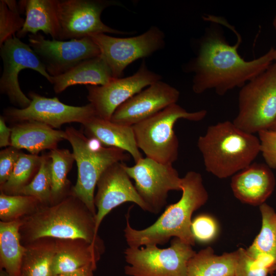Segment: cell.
Instances as JSON below:
<instances>
[{"label": "cell", "instance_id": "cell-1", "mask_svg": "<svg viewBox=\"0 0 276 276\" xmlns=\"http://www.w3.org/2000/svg\"><path fill=\"white\" fill-rule=\"evenodd\" d=\"M232 30V26H229ZM237 41L230 45L220 31L211 29L201 39L197 56L190 63L194 73L192 89L198 94L213 89L223 96L264 71L273 61V48L257 59L246 61L239 55L240 35L233 30Z\"/></svg>", "mask_w": 276, "mask_h": 276}, {"label": "cell", "instance_id": "cell-2", "mask_svg": "<svg viewBox=\"0 0 276 276\" xmlns=\"http://www.w3.org/2000/svg\"><path fill=\"white\" fill-rule=\"evenodd\" d=\"M181 191L180 199L168 206L154 223L144 229L131 227L129 220L130 212H128L124 232L128 247L163 245L172 237L177 238L191 246L195 245L191 231L192 216L209 198L201 175L194 171H188L182 178Z\"/></svg>", "mask_w": 276, "mask_h": 276}, {"label": "cell", "instance_id": "cell-3", "mask_svg": "<svg viewBox=\"0 0 276 276\" xmlns=\"http://www.w3.org/2000/svg\"><path fill=\"white\" fill-rule=\"evenodd\" d=\"M20 235L30 243L39 239H80L104 246L96 229L95 216L71 194L56 204L42 206L22 219Z\"/></svg>", "mask_w": 276, "mask_h": 276}, {"label": "cell", "instance_id": "cell-4", "mask_svg": "<svg viewBox=\"0 0 276 276\" xmlns=\"http://www.w3.org/2000/svg\"><path fill=\"white\" fill-rule=\"evenodd\" d=\"M197 147L206 171L220 179L245 169L260 152L259 137L229 121L209 126L198 137Z\"/></svg>", "mask_w": 276, "mask_h": 276}, {"label": "cell", "instance_id": "cell-5", "mask_svg": "<svg viewBox=\"0 0 276 276\" xmlns=\"http://www.w3.org/2000/svg\"><path fill=\"white\" fill-rule=\"evenodd\" d=\"M66 140L73 148L78 168V176L71 194L82 201L96 217L94 192L102 174L110 165L128 159L125 151L102 145L98 140L88 138L74 127L65 130Z\"/></svg>", "mask_w": 276, "mask_h": 276}, {"label": "cell", "instance_id": "cell-6", "mask_svg": "<svg viewBox=\"0 0 276 276\" xmlns=\"http://www.w3.org/2000/svg\"><path fill=\"white\" fill-rule=\"evenodd\" d=\"M202 109L189 112L171 104L150 118L132 126L136 143L146 157L158 162L173 164L178 156L179 141L174 127L179 119L198 122L206 116Z\"/></svg>", "mask_w": 276, "mask_h": 276}, {"label": "cell", "instance_id": "cell-7", "mask_svg": "<svg viewBox=\"0 0 276 276\" xmlns=\"http://www.w3.org/2000/svg\"><path fill=\"white\" fill-rule=\"evenodd\" d=\"M276 119V63L240 89L238 112L233 122L251 134L269 129Z\"/></svg>", "mask_w": 276, "mask_h": 276}, {"label": "cell", "instance_id": "cell-8", "mask_svg": "<svg viewBox=\"0 0 276 276\" xmlns=\"http://www.w3.org/2000/svg\"><path fill=\"white\" fill-rule=\"evenodd\" d=\"M127 247L124 267L128 276H187L188 263L196 253L192 246L174 238L169 247L155 245Z\"/></svg>", "mask_w": 276, "mask_h": 276}, {"label": "cell", "instance_id": "cell-9", "mask_svg": "<svg viewBox=\"0 0 276 276\" xmlns=\"http://www.w3.org/2000/svg\"><path fill=\"white\" fill-rule=\"evenodd\" d=\"M89 37L99 48L100 56L114 79L121 78L124 70L132 62L152 54L165 44L164 34L154 26L143 34L131 37H115L104 33Z\"/></svg>", "mask_w": 276, "mask_h": 276}, {"label": "cell", "instance_id": "cell-10", "mask_svg": "<svg viewBox=\"0 0 276 276\" xmlns=\"http://www.w3.org/2000/svg\"><path fill=\"white\" fill-rule=\"evenodd\" d=\"M135 187L150 213H159L167 203L169 192L181 191L182 178L173 164H163L143 157L132 166L124 164Z\"/></svg>", "mask_w": 276, "mask_h": 276}, {"label": "cell", "instance_id": "cell-11", "mask_svg": "<svg viewBox=\"0 0 276 276\" xmlns=\"http://www.w3.org/2000/svg\"><path fill=\"white\" fill-rule=\"evenodd\" d=\"M31 103L25 108L9 107L4 111L5 120L15 123L33 121L59 128L65 123L76 122L82 125L96 116L93 106H74L62 103L57 98H47L30 91Z\"/></svg>", "mask_w": 276, "mask_h": 276}, {"label": "cell", "instance_id": "cell-12", "mask_svg": "<svg viewBox=\"0 0 276 276\" xmlns=\"http://www.w3.org/2000/svg\"><path fill=\"white\" fill-rule=\"evenodd\" d=\"M3 70L0 79L1 93L6 95L10 102L19 108H25L30 99L21 90L18 81L20 72L29 68L40 74L51 82V76L39 57L29 44L16 36L6 41L0 47Z\"/></svg>", "mask_w": 276, "mask_h": 276}, {"label": "cell", "instance_id": "cell-13", "mask_svg": "<svg viewBox=\"0 0 276 276\" xmlns=\"http://www.w3.org/2000/svg\"><path fill=\"white\" fill-rule=\"evenodd\" d=\"M28 40L52 77L64 74L83 61L101 54L89 37L68 41L49 40L38 33L29 34Z\"/></svg>", "mask_w": 276, "mask_h": 276}, {"label": "cell", "instance_id": "cell-14", "mask_svg": "<svg viewBox=\"0 0 276 276\" xmlns=\"http://www.w3.org/2000/svg\"><path fill=\"white\" fill-rule=\"evenodd\" d=\"M114 2L102 0H63L59 2V40L78 39L100 33L126 34L102 20L103 11Z\"/></svg>", "mask_w": 276, "mask_h": 276}, {"label": "cell", "instance_id": "cell-15", "mask_svg": "<svg viewBox=\"0 0 276 276\" xmlns=\"http://www.w3.org/2000/svg\"><path fill=\"white\" fill-rule=\"evenodd\" d=\"M161 78L160 75L150 71L143 62L137 71L130 76L114 78L103 85H86L87 98L96 116L110 120L120 105Z\"/></svg>", "mask_w": 276, "mask_h": 276}, {"label": "cell", "instance_id": "cell-16", "mask_svg": "<svg viewBox=\"0 0 276 276\" xmlns=\"http://www.w3.org/2000/svg\"><path fill=\"white\" fill-rule=\"evenodd\" d=\"M122 162H117L108 167L102 174L97 184L95 205L97 209L95 217L98 232L103 218L113 209L126 202L137 204L145 211L150 210L139 194Z\"/></svg>", "mask_w": 276, "mask_h": 276}, {"label": "cell", "instance_id": "cell-17", "mask_svg": "<svg viewBox=\"0 0 276 276\" xmlns=\"http://www.w3.org/2000/svg\"><path fill=\"white\" fill-rule=\"evenodd\" d=\"M179 96L180 93L176 88L165 82L157 81L120 105L110 121L132 126L176 103Z\"/></svg>", "mask_w": 276, "mask_h": 276}, {"label": "cell", "instance_id": "cell-18", "mask_svg": "<svg viewBox=\"0 0 276 276\" xmlns=\"http://www.w3.org/2000/svg\"><path fill=\"white\" fill-rule=\"evenodd\" d=\"M275 183L267 165L252 163L232 176L231 186L235 197L242 202L261 205L273 191Z\"/></svg>", "mask_w": 276, "mask_h": 276}, {"label": "cell", "instance_id": "cell-19", "mask_svg": "<svg viewBox=\"0 0 276 276\" xmlns=\"http://www.w3.org/2000/svg\"><path fill=\"white\" fill-rule=\"evenodd\" d=\"M104 250V246L83 239H56L51 265L52 276L73 271L90 264H97Z\"/></svg>", "mask_w": 276, "mask_h": 276}, {"label": "cell", "instance_id": "cell-20", "mask_svg": "<svg viewBox=\"0 0 276 276\" xmlns=\"http://www.w3.org/2000/svg\"><path fill=\"white\" fill-rule=\"evenodd\" d=\"M59 0H23L18 3L21 12H25L22 29L16 36L20 39L28 34L42 31L53 39L59 40L60 32Z\"/></svg>", "mask_w": 276, "mask_h": 276}, {"label": "cell", "instance_id": "cell-21", "mask_svg": "<svg viewBox=\"0 0 276 276\" xmlns=\"http://www.w3.org/2000/svg\"><path fill=\"white\" fill-rule=\"evenodd\" d=\"M86 135L105 147H114L129 153L135 163L143 155L137 146L132 126L120 124L95 116L83 125Z\"/></svg>", "mask_w": 276, "mask_h": 276}, {"label": "cell", "instance_id": "cell-22", "mask_svg": "<svg viewBox=\"0 0 276 276\" xmlns=\"http://www.w3.org/2000/svg\"><path fill=\"white\" fill-rule=\"evenodd\" d=\"M11 128V146L19 150L26 149L33 155L56 148L60 141L66 140L65 131L54 129L40 122L17 123Z\"/></svg>", "mask_w": 276, "mask_h": 276}, {"label": "cell", "instance_id": "cell-23", "mask_svg": "<svg viewBox=\"0 0 276 276\" xmlns=\"http://www.w3.org/2000/svg\"><path fill=\"white\" fill-rule=\"evenodd\" d=\"M113 78L106 62L100 55L79 63L66 73L52 77L50 83L56 94L75 85H103Z\"/></svg>", "mask_w": 276, "mask_h": 276}, {"label": "cell", "instance_id": "cell-24", "mask_svg": "<svg viewBox=\"0 0 276 276\" xmlns=\"http://www.w3.org/2000/svg\"><path fill=\"white\" fill-rule=\"evenodd\" d=\"M260 210L261 230L246 250L249 256L270 269L276 263V212L265 203L260 205Z\"/></svg>", "mask_w": 276, "mask_h": 276}, {"label": "cell", "instance_id": "cell-25", "mask_svg": "<svg viewBox=\"0 0 276 276\" xmlns=\"http://www.w3.org/2000/svg\"><path fill=\"white\" fill-rule=\"evenodd\" d=\"M238 250L221 255L208 247L196 252L188 263L187 276H235Z\"/></svg>", "mask_w": 276, "mask_h": 276}, {"label": "cell", "instance_id": "cell-26", "mask_svg": "<svg viewBox=\"0 0 276 276\" xmlns=\"http://www.w3.org/2000/svg\"><path fill=\"white\" fill-rule=\"evenodd\" d=\"M22 219L0 222L1 269L11 276H20L25 246L20 243Z\"/></svg>", "mask_w": 276, "mask_h": 276}, {"label": "cell", "instance_id": "cell-27", "mask_svg": "<svg viewBox=\"0 0 276 276\" xmlns=\"http://www.w3.org/2000/svg\"><path fill=\"white\" fill-rule=\"evenodd\" d=\"M56 248V239L43 238L25 246L20 276H52L51 265Z\"/></svg>", "mask_w": 276, "mask_h": 276}, {"label": "cell", "instance_id": "cell-28", "mask_svg": "<svg viewBox=\"0 0 276 276\" xmlns=\"http://www.w3.org/2000/svg\"><path fill=\"white\" fill-rule=\"evenodd\" d=\"M42 158V155L21 152L9 178L1 187V192L7 195H17L19 191L35 177L40 168Z\"/></svg>", "mask_w": 276, "mask_h": 276}, {"label": "cell", "instance_id": "cell-29", "mask_svg": "<svg viewBox=\"0 0 276 276\" xmlns=\"http://www.w3.org/2000/svg\"><path fill=\"white\" fill-rule=\"evenodd\" d=\"M51 158L52 179L51 202L62 197L68 185L67 174L75 160L73 153L66 149L57 148L48 153Z\"/></svg>", "mask_w": 276, "mask_h": 276}, {"label": "cell", "instance_id": "cell-30", "mask_svg": "<svg viewBox=\"0 0 276 276\" xmlns=\"http://www.w3.org/2000/svg\"><path fill=\"white\" fill-rule=\"evenodd\" d=\"M40 202L35 197L22 195H0V218L2 221H11L30 214L38 208Z\"/></svg>", "mask_w": 276, "mask_h": 276}, {"label": "cell", "instance_id": "cell-31", "mask_svg": "<svg viewBox=\"0 0 276 276\" xmlns=\"http://www.w3.org/2000/svg\"><path fill=\"white\" fill-rule=\"evenodd\" d=\"M42 155L41 163L37 174L17 195L33 196L41 204H45L51 202V158L48 154Z\"/></svg>", "mask_w": 276, "mask_h": 276}, {"label": "cell", "instance_id": "cell-32", "mask_svg": "<svg viewBox=\"0 0 276 276\" xmlns=\"http://www.w3.org/2000/svg\"><path fill=\"white\" fill-rule=\"evenodd\" d=\"M20 13L16 1H0V47L22 29L25 19L20 16Z\"/></svg>", "mask_w": 276, "mask_h": 276}, {"label": "cell", "instance_id": "cell-33", "mask_svg": "<svg viewBox=\"0 0 276 276\" xmlns=\"http://www.w3.org/2000/svg\"><path fill=\"white\" fill-rule=\"evenodd\" d=\"M191 231L195 241L208 242L216 236L218 227L216 220L208 215H200L192 221Z\"/></svg>", "mask_w": 276, "mask_h": 276}, {"label": "cell", "instance_id": "cell-34", "mask_svg": "<svg viewBox=\"0 0 276 276\" xmlns=\"http://www.w3.org/2000/svg\"><path fill=\"white\" fill-rule=\"evenodd\" d=\"M235 276H267L270 269L248 255L246 250L240 248Z\"/></svg>", "mask_w": 276, "mask_h": 276}, {"label": "cell", "instance_id": "cell-35", "mask_svg": "<svg viewBox=\"0 0 276 276\" xmlns=\"http://www.w3.org/2000/svg\"><path fill=\"white\" fill-rule=\"evenodd\" d=\"M260 152L266 165L270 169L276 168V131L266 129L258 133Z\"/></svg>", "mask_w": 276, "mask_h": 276}, {"label": "cell", "instance_id": "cell-36", "mask_svg": "<svg viewBox=\"0 0 276 276\" xmlns=\"http://www.w3.org/2000/svg\"><path fill=\"white\" fill-rule=\"evenodd\" d=\"M21 152L9 146L0 152V185L5 184L9 178Z\"/></svg>", "mask_w": 276, "mask_h": 276}, {"label": "cell", "instance_id": "cell-37", "mask_svg": "<svg viewBox=\"0 0 276 276\" xmlns=\"http://www.w3.org/2000/svg\"><path fill=\"white\" fill-rule=\"evenodd\" d=\"M12 128L6 125V120L4 116L0 117V147H8L11 146Z\"/></svg>", "mask_w": 276, "mask_h": 276}, {"label": "cell", "instance_id": "cell-38", "mask_svg": "<svg viewBox=\"0 0 276 276\" xmlns=\"http://www.w3.org/2000/svg\"><path fill=\"white\" fill-rule=\"evenodd\" d=\"M96 264H90L76 270L61 273L54 276H94V271L97 268Z\"/></svg>", "mask_w": 276, "mask_h": 276}, {"label": "cell", "instance_id": "cell-39", "mask_svg": "<svg viewBox=\"0 0 276 276\" xmlns=\"http://www.w3.org/2000/svg\"><path fill=\"white\" fill-rule=\"evenodd\" d=\"M0 276H11L5 270L1 269Z\"/></svg>", "mask_w": 276, "mask_h": 276}, {"label": "cell", "instance_id": "cell-40", "mask_svg": "<svg viewBox=\"0 0 276 276\" xmlns=\"http://www.w3.org/2000/svg\"><path fill=\"white\" fill-rule=\"evenodd\" d=\"M269 129L276 131V119Z\"/></svg>", "mask_w": 276, "mask_h": 276}, {"label": "cell", "instance_id": "cell-41", "mask_svg": "<svg viewBox=\"0 0 276 276\" xmlns=\"http://www.w3.org/2000/svg\"><path fill=\"white\" fill-rule=\"evenodd\" d=\"M276 271V263L273 264L270 269V272H272L273 271Z\"/></svg>", "mask_w": 276, "mask_h": 276}, {"label": "cell", "instance_id": "cell-42", "mask_svg": "<svg viewBox=\"0 0 276 276\" xmlns=\"http://www.w3.org/2000/svg\"><path fill=\"white\" fill-rule=\"evenodd\" d=\"M272 24H273V28L274 29V30H275V31L276 32V14H275V15L274 18H273Z\"/></svg>", "mask_w": 276, "mask_h": 276}, {"label": "cell", "instance_id": "cell-43", "mask_svg": "<svg viewBox=\"0 0 276 276\" xmlns=\"http://www.w3.org/2000/svg\"><path fill=\"white\" fill-rule=\"evenodd\" d=\"M273 61H274L276 63V49H274L273 50Z\"/></svg>", "mask_w": 276, "mask_h": 276}]
</instances>
